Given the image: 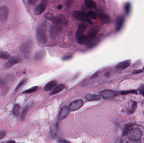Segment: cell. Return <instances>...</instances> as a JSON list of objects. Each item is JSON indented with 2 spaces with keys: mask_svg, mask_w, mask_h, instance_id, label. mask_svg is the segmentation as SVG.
I'll use <instances>...</instances> for the list:
<instances>
[{
  "mask_svg": "<svg viewBox=\"0 0 144 143\" xmlns=\"http://www.w3.org/2000/svg\"></svg>",
  "mask_w": 144,
  "mask_h": 143,
  "instance_id": "44",
  "label": "cell"
},
{
  "mask_svg": "<svg viewBox=\"0 0 144 143\" xmlns=\"http://www.w3.org/2000/svg\"><path fill=\"white\" fill-rule=\"evenodd\" d=\"M87 15L88 16L90 17L91 18H92L93 19H96L97 18V16L96 13H95L93 11H90L88 12Z\"/></svg>",
  "mask_w": 144,
  "mask_h": 143,
  "instance_id": "31",
  "label": "cell"
},
{
  "mask_svg": "<svg viewBox=\"0 0 144 143\" xmlns=\"http://www.w3.org/2000/svg\"><path fill=\"white\" fill-rule=\"evenodd\" d=\"M99 94L103 99H107L114 97L116 96V93L113 90H105L101 91Z\"/></svg>",
  "mask_w": 144,
  "mask_h": 143,
  "instance_id": "12",
  "label": "cell"
},
{
  "mask_svg": "<svg viewBox=\"0 0 144 143\" xmlns=\"http://www.w3.org/2000/svg\"><path fill=\"white\" fill-rule=\"evenodd\" d=\"M10 57L9 53L6 51H0V58L3 60L8 59Z\"/></svg>",
  "mask_w": 144,
  "mask_h": 143,
  "instance_id": "23",
  "label": "cell"
},
{
  "mask_svg": "<svg viewBox=\"0 0 144 143\" xmlns=\"http://www.w3.org/2000/svg\"><path fill=\"white\" fill-rule=\"evenodd\" d=\"M70 111L69 107L65 106L62 107L59 111L58 115V118L59 120H63L66 118L69 114Z\"/></svg>",
  "mask_w": 144,
  "mask_h": 143,
  "instance_id": "13",
  "label": "cell"
},
{
  "mask_svg": "<svg viewBox=\"0 0 144 143\" xmlns=\"http://www.w3.org/2000/svg\"><path fill=\"white\" fill-rule=\"evenodd\" d=\"M28 108H25L23 110L22 114H21V119L22 120H24L25 118L26 115L28 113Z\"/></svg>",
  "mask_w": 144,
  "mask_h": 143,
  "instance_id": "28",
  "label": "cell"
},
{
  "mask_svg": "<svg viewBox=\"0 0 144 143\" xmlns=\"http://www.w3.org/2000/svg\"><path fill=\"white\" fill-rule=\"evenodd\" d=\"M33 48V43L30 41L24 42L20 48L21 51L25 56H28L31 51Z\"/></svg>",
  "mask_w": 144,
  "mask_h": 143,
  "instance_id": "7",
  "label": "cell"
},
{
  "mask_svg": "<svg viewBox=\"0 0 144 143\" xmlns=\"http://www.w3.org/2000/svg\"><path fill=\"white\" fill-rule=\"evenodd\" d=\"M72 16L74 19L83 22H87L91 25L92 24V22L91 21L88 17V15L81 11H74L72 13Z\"/></svg>",
  "mask_w": 144,
  "mask_h": 143,
  "instance_id": "3",
  "label": "cell"
},
{
  "mask_svg": "<svg viewBox=\"0 0 144 143\" xmlns=\"http://www.w3.org/2000/svg\"><path fill=\"white\" fill-rule=\"evenodd\" d=\"M6 132L5 131H0V139H2L6 136Z\"/></svg>",
  "mask_w": 144,
  "mask_h": 143,
  "instance_id": "34",
  "label": "cell"
},
{
  "mask_svg": "<svg viewBox=\"0 0 144 143\" xmlns=\"http://www.w3.org/2000/svg\"><path fill=\"white\" fill-rule=\"evenodd\" d=\"M20 106L18 104H17L14 107L13 110V113L16 116H18L19 115V111Z\"/></svg>",
  "mask_w": 144,
  "mask_h": 143,
  "instance_id": "26",
  "label": "cell"
},
{
  "mask_svg": "<svg viewBox=\"0 0 144 143\" xmlns=\"http://www.w3.org/2000/svg\"><path fill=\"white\" fill-rule=\"evenodd\" d=\"M44 17L46 19L52 22L54 24L64 25H66L67 24V21L65 15L62 14L55 16L51 13L48 12L44 15Z\"/></svg>",
  "mask_w": 144,
  "mask_h": 143,
  "instance_id": "2",
  "label": "cell"
},
{
  "mask_svg": "<svg viewBox=\"0 0 144 143\" xmlns=\"http://www.w3.org/2000/svg\"><path fill=\"white\" fill-rule=\"evenodd\" d=\"M6 82L4 79L0 78V88H2L6 86Z\"/></svg>",
  "mask_w": 144,
  "mask_h": 143,
  "instance_id": "33",
  "label": "cell"
},
{
  "mask_svg": "<svg viewBox=\"0 0 144 143\" xmlns=\"http://www.w3.org/2000/svg\"><path fill=\"white\" fill-rule=\"evenodd\" d=\"M142 72H143V71L142 70H137L133 71V72H132V74H138Z\"/></svg>",
  "mask_w": 144,
  "mask_h": 143,
  "instance_id": "38",
  "label": "cell"
},
{
  "mask_svg": "<svg viewBox=\"0 0 144 143\" xmlns=\"http://www.w3.org/2000/svg\"><path fill=\"white\" fill-rule=\"evenodd\" d=\"M143 70H144V67H143Z\"/></svg>",
  "mask_w": 144,
  "mask_h": 143,
  "instance_id": "43",
  "label": "cell"
},
{
  "mask_svg": "<svg viewBox=\"0 0 144 143\" xmlns=\"http://www.w3.org/2000/svg\"><path fill=\"white\" fill-rule=\"evenodd\" d=\"M48 1L47 0H43L40 4L36 7L34 11V14L38 16L40 15L45 11L47 8Z\"/></svg>",
  "mask_w": 144,
  "mask_h": 143,
  "instance_id": "8",
  "label": "cell"
},
{
  "mask_svg": "<svg viewBox=\"0 0 144 143\" xmlns=\"http://www.w3.org/2000/svg\"><path fill=\"white\" fill-rule=\"evenodd\" d=\"M124 8H125V12L126 14H129L130 11L131 4L129 3H126V4H125Z\"/></svg>",
  "mask_w": 144,
  "mask_h": 143,
  "instance_id": "32",
  "label": "cell"
},
{
  "mask_svg": "<svg viewBox=\"0 0 144 143\" xmlns=\"http://www.w3.org/2000/svg\"><path fill=\"white\" fill-rule=\"evenodd\" d=\"M65 88V85L63 84H59V85H56L55 87H54L52 91L50 93V95H52L54 94H56L62 90H63Z\"/></svg>",
  "mask_w": 144,
  "mask_h": 143,
  "instance_id": "16",
  "label": "cell"
},
{
  "mask_svg": "<svg viewBox=\"0 0 144 143\" xmlns=\"http://www.w3.org/2000/svg\"><path fill=\"white\" fill-rule=\"evenodd\" d=\"M88 27V25L84 23H81L78 25V29L76 33V38L80 35L84 34L85 30Z\"/></svg>",
  "mask_w": 144,
  "mask_h": 143,
  "instance_id": "15",
  "label": "cell"
},
{
  "mask_svg": "<svg viewBox=\"0 0 144 143\" xmlns=\"http://www.w3.org/2000/svg\"><path fill=\"white\" fill-rule=\"evenodd\" d=\"M73 0H67V5L69 6L73 2Z\"/></svg>",
  "mask_w": 144,
  "mask_h": 143,
  "instance_id": "40",
  "label": "cell"
},
{
  "mask_svg": "<svg viewBox=\"0 0 144 143\" xmlns=\"http://www.w3.org/2000/svg\"><path fill=\"white\" fill-rule=\"evenodd\" d=\"M62 8V5H58L57 7L58 9L59 10L61 9Z\"/></svg>",
  "mask_w": 144,
  "mask_h": 143,
  "instance_id": "41",
  "label": "cell"
},
{
  "mask_svg": "<svg viewBox=\"0 0 144 143\" xmlns=\"http://www.w3.org/2000/svg\"><path fill=\"white\" fill-rule=\"evenodd\" d=\"M77 41L80 44H87V40L85 34H83L77 38Z\"/></svg>",
  "mask_w": 144,
  "mask_h": 143,
  "instance_id": "21",
  "label": "cell"
},
{
  "mask_svg": "<svg viewBox=\"0 0 144 143\" xmlns=\"http://www.w3.org/2000/svg\"><path fill=\"white\" fill-rule=\"evenodd\" d=\"M99 27L98 26H94L89 29L86 35L87 44H89L93 41L99 31Z\"/></svg>",
  "mask_w": 144,
  "mask_h": 143,
  "instance_id": "5",
  "label": "cell"
},
{
  "mask_svg": "<svg viewBox=\"0 0 144 143\" xmlns=\"http://www.w3.org/2000/svg\"><path fill=\"white\" fill-rule=\"evenodd\" d=\"M131 61L130 60H126L119 63L116 65V68L120 69H125L129 67L130 65Z\"/></svg>",
  "mask_w": 144,
  "mask_h": 143,
  "instance_id": "17",
  "label": "cell"
},
{
  "mask_svg": "<svg viewBox=\"0 0 144 143\" xmlns=\"http://www.w3.org/2000/svg\"><path fill=\"white\" fill-rule=\"evenodd\" d=\"M139 91L144 96V85H142L139 88Z\"/></svg>",
  "mask_w": 144,
  "mask_h": 143,
  "instance_id": "36",
  "label": "cell"
},
{
  "mask_svg": "<svg viewBox=\"0 0 144 143\" xmlns=\"http://www.w3.org/2000/svg\"><path fill=\"white\" fill-rule=\"evenodd\" d=\"M134 125V124L132 123H129V124L126 125L125 126L124 129L123 135H124V136H126V135H127L128 132L129 131V130L131 128H132V127H133Z\"/></svg>",
  "mask_w": 144,
  "mask_h": 143,
  "instance_id": "25",
  "label": "cell"
},
{
  "mask_svg": "<svg viewBox=\"0 0 144 143\" xmlns=\"http://www.w3.org/2000/svg\"><path fill=\"white\" fill-rule=\"evenodd\" d=\"M84 3L87 7L91 8H95L96 4L93 0H84Z\"/></svg>",
  "mask_w": 144,
  "mask_h": 143,
  "instance_id": "22",
  "label": "cell"
},
{
  "mask_svg": "<svg viewBox=\"0 0 144 143\" xmlns=\"http://www.w3.org/2000/svg\"><path fill=\"white\" fill-rule=\"evenodd\" d=\"M72 57V55H67V56H64L62 58V60H66L70 59V58H71Z\"/></svg>",
  "mask_w": 144,
  "mask_h": 143,
  "instance_id": "37",
  "label": "cell"
},
{
  "mask_svg": "<svg viewBox=\"0 0 144 143\" xmlns=\"http://www.w3.org/2000/svg\"><path fill=\"white\" fill-rule=\"evenodd\" d=\"M27 81H28V79H24L23 80H22L17 86L16 88L15 89V91H17L18 90H19V89H21L26 84Z\"/></svg>",
  "mask_w": 144,
  "mask_h": 143,
  "instance_id": "27",
  "label": "cell"
},
{
  "mask_svg": "<svg viewBox=\"0 0 144 143\" xmlns=\"http://www.w3.org/2000/svg\"><path fill=\"white\" fill-rule=\"evenodd\" d=\"M124 22V17L119 16L117 18L115 22V30L117 31H119L122 29Z\"/></svg>",
  "mask_w": 144,
  "mask_h": 143,
  "instance_id": "14",
  "label": "cell"
},
{
  "mask_svg": "<svg viewBox=\"0 0 144 143\" xmlns=\"http://www.w3.org/2000/svg\"><path fill=\"white\" fill-rule=\"evenodd\" d=\"M8 9L6 6L0 7V21L6 22L8 17Z\"/></svg>",
  "mask_w": 144,
  "mask_h": 143,
  "instance_id": "11",
  "label": "cell"
},
{
  "mask_svg": "<svg viewBox=\"0 0 144 143\" xmlns=\"http://www.w3.org/2000/svg\"><path fill=\"white\" fill-rule=\"evenodd\" d=\"M38 87L37 86H35L33 87H32L30 89H28V90H25V91L23 92L24 94H29L30 93L33 92V91H35L38 89Z\"/></svg>",
  "mask_w": 144,
  "mask_h": 143,
  "instance_id": "29",
  "label": "cell"
},
{
  "mask_svg": "<svg viewBox=\"0 0 144 143\" xmlns=\"http://www.w3.org/2000/svg\"><path fill=\"white\" fill-rule=\"evenodd\" d=\"M21 61V58L18 56H14L8 60L4 65V67L6 68H9L15 64H17Z\"/></svg>",
  "mask_w": 144,
  "mask_h": 143,
  "instance_id": "10",
  "label": "cell"
},
{
  "mask_svg": "<svg viewBox=\"0 0 144 143\" xmlns=\"http://www.w3.org/2000/svg\"><path fill=\"white\" fill-rule=\"evenodd\" d=\"M121 94L122 95H126V94H137V91L135 90H128V91H122L121 92Z\"/></svg>",
  "mask_w": 144,
  "mask_h": 143,
  "instance_id": "30",
  "label": "cell"
},
{
  "mask_svg": "<svg viewBox=\"0 0 144 143\" xmlns=\"http://www.w3.org/2000/svg\"><path fill=\"white\" fill-rule=\"evenodd\" d=\"M137 103L136 102H134L132 110H131L130 111V113H132L134 112L135 110V109H136V108H137Z\"/></svg>",
  "mask_w": 144,
  "mask_h": 143,
  "instance_id": "35",
  "label": "cell"
},
{
  "mask_svg": "<svg viewBox=\"0 0 144 143\" xmlns=\"http://www.w3.org/2000/svg\"><path fill=\"white\" fill-rule=\"evenodd\" d=\"M128 137L130 140L138 141L141 138L142 132L138 128H132L128 132Z\"/></svg>",
  "mask_w": 144,
  "mask_h": 143,
  "instance_id": "4",
  "label": "cell"
},
{
  "mask_svg": "<svg viewBox=\"0 0 144 143\" xmlns=\"http://www.w3.org/2000/svg\"><path fill=\"white\" fill-rule=\"evenodd\" d=\"M84 101L81 99L76 100L70 102L69 108L70 111H75L81 108L84 105Z\"/></svg>",
  "mask_w": 144,
  "mask_h": 143,
  "instance_id": "9",
  "label": "cell"
},
{
  "mask_svg": "<svg viewBox=\"0 0 144 143\" xmlns=\"http://www.w3.org/2000/svg\"><path fill=\"white\" fill-rule=\"evenodd\" d=\"M86 98L88 101H94L100 100L101 97L100 95L97 94H88L86 96Z\"/></svg>",
  "mask_w": 144,
  "mask_h": 143,
  "instance_id": "20",
  "label": "cell"
},
{
  "mask_svg": "<svg viewBox=\"0 0 144 143\" xmlns=\"http://www.w3.org/2000/svg\"><path fill=\"white\" fill-rule=\"evenodd\" d=\"M45 53L44 51H39L37 52L35 55V58L36 60H40L44 57Z\"/></svg>",
  "mask_w": 144,
  "mask_h": 143,
  "instance_id": "24",
  "label": "cell"
},
{
  "mask_svg": "<svg viewBox=\"0 0 144 143\" xmlns=\"http://www.w3.org/2000/svg\"><path fill=\"white\" fill-rule=\"evenodd\" d=\"M7 143H15V142L14 141L12 140H11V141H8L7 142Z\"/></svg>",
  "mask_w": 144,
  "mask_h": 143,
  "instance_id": "42",
  "label": "cell"
},
{
  "mask_svg": "<svg viewBox=\"0 0 144 143\" xmlns=\"http://www.w3.org/2000/svg\"><path fill=\"white\" fill-rule=\"evenodd\" d=\"M57 83V82L56 80H54L51 82H48L47 85H46L44 87V90L46 91H48L51 90V89L54 88L55 86H56Z\"/></svg>",
  "mask_w": 144,
  "mask_h": 143,
  "instance_id": "18",
  "label": "cell"
},
{
  "mask_svg": "<svg viewBox=\"0 0 144 143\" xmlns=\"http://www.w3.org/2000/svg\"><path fill=\"white\" fill-rule=\"evenodd\" d=\"M99 16L100 20L104 23H108L110 20V18L104 12H100L99 13Z\"/></svg>",
  "mask_w": 144,
  "mask_h": 143,
  "instance_id": "19",
  "label": "cell"
},
{
  "mask_svg": "<svg viewBox=\"0 0 144 143\" xmlns=\"http://www.w3.org/2000/svg\"><path fill=\"white\" fill-rule=\"evenodd\" d=\"M36 37L37 40L40 45H44L48 40L47 34V24L43 22L39 24L36 28Z\"/></svg>",
  "mask_w": 144,
  "mask_h": 143,
  "instance_id": "1",
  "label": "cell"
},
{
  "mask_svg": "<svg viewBox=\"0 0 144 143\" xmlns=\"http://www.w3.org/2000/svg\"><path fill=\"white\" fill-rule=\"evenodd\" d=\"M61 25L54 24L51 26L50 30V35L51 38H55L57 37L58 35L62 31V29Z\"/></svg>",
  "mask_w": 144,
  "mask_h": 143,
  "instance_id": "6",
  "label": "cell"
},
{
  "mask_svg": "<svg viewBox=\"0 0 144 143\" xmlns=\"http://www.w3.org/2000/svg\"><path fill=\"white\" fill-rule=\"evenodd\" d=\"M28 1L30 4H33L37 1V0H28Z\"/></svg>",
  "mask_w": 144,
  "mask_h": 143,
  "instance_id": "39",
  "label": "cell"
}]
</instances>
